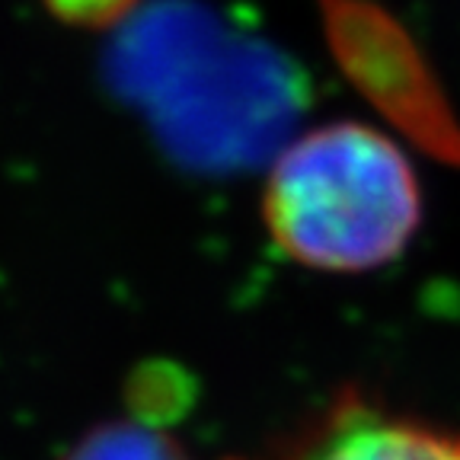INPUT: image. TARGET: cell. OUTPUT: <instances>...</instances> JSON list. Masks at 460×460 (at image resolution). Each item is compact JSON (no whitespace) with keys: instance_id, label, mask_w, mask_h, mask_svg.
<instances>
[{"instance_id":"3957f363","label":"cell","mask_w":460,"mask_h":460,"mask_svg":"<svg viewBox=\"0 0 460 460\" xmlns=\"http://www.w3.org/2000/svg\"><path fill=\"white\" fill-rule=\"evenodd\" d=\"M285 460H460V431L342 394L297 435Z\"/></svg>"},{"instance_id":"277c9868","label":"cell","mask_w":460,"mask_h":460,"mask_svg":"<svg viewBox=\"0 0 460 460\" xmlns=\"http://www.w3.org/2000/svg\"><path fill=\"white\" fill-rule=\"evenodd\" d=\"M65 460H189L164 431L141 422H109L86 435Z\"/></svg>"},{"instance_id":"7a4b0ae2","label":"cell","mask_w":460,"mask_h":460,"mask_svg":"<svg viewBox=\"0 0 460 460\" xmlns=\"http://www.w3.org/2000/svg\"><path fill=\"white\" fill-rule=\"evenodd\" d=\"M131 42L125 39V58L157 61L180 67L182 77H154L137 84L144 93L164 96L186 86V93L154 102L157 122L182 154L195 157H237L227 125H237L250 151L272 141L288 119V90L279 65H266L246 45L217 36L186 7L157 10L137 22Z\"/></svg>"},{"instance_id":"5b68a950","label":"cell","mask_w":460,"mask_h":460,"mask_svg":"<svg viewBox=\"0 0 460 460\" xmlns=\"http://www.w3.org/2000/svg\"><path fill=\"white\" fill-rule=\"evenodd\" d=\"M55 4L58 10H65V13H74V16H106L112 10H119L125 0H49Z\"/></svg>"},{"instance_id":"6da1fadb","label":"cell","mask_w":460,"mask_h":460,"mask_svg":"<svg viewBox=\"0 0 460 460\" xmlns=\"http://www.w3.org/2000/svg\"><path fill=\"white\" fill-rule=\"evenodd\" d=\"M262 215L288 259L355 275L387 266L410 246L422 192L406 154L384 131L332 122L279 154Z\"/></svg>"}]
</instances>
